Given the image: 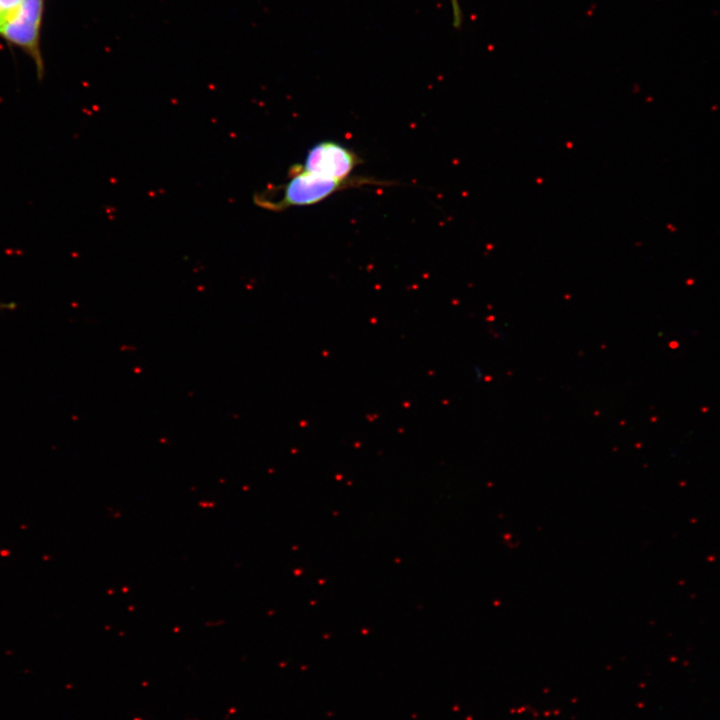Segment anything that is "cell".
<instances>
[{
	"label": "cell",
	"instance_id": "1",
	"mask_svg": "<svg viewBox=\"0 0 720 720\" xmlns=\"http://www.w3.org/2000/svg\"><path fill=\"white\" fill-rule=\"evenodd\" d=\"M288 177V181L283 185L256 193L255 204L263 209L280 212L294 206L314 205L348 187L366 184L385 185L383 181L365 177H350L345 180L327 178L307 172L301 164L291 166Z\"/></svg>",
	"mask_w": 720,
	"mask_h": 720
},
{
	"label": "cell",
	"instance_id": "2",
	"mask_svg": "<svg viewBox=\"0 0 720 720\" xmlns=\"http://www.w3.org/2000/svg\"><path fill=\"white\" fill-rule=\"evenodd\" d=\"M44 0H23L15 16L0 28V35L22 48L34 61L38 78L44 74L40 27Z\"/></svg>",
	"mask_w": 720,
	"mask_h": 720
},
{
	"label": "cell",
	"instance_id": "3",
	"mask_svg": "<svg viewBox=\"0 0 720 720\" xmlns=\"http://www.w3.org/2000/svg\"><path fill=\"white\" fill-rule=\"evenodd\" d=\"M360 163L361 159L351 149L339 142L326 140L311 146L301 165L307 172L345 180Z\"/></svg>",
	"mask_w": 720,
	"mask_h": 720
},
{
	"label": "cell",
	"instance_id": "4",
	"mask_svg": "<svg viewBox=\"0 0 720 720\" xmlns=\"http://www.w3.org/2000/svg\"><path fill=\"white\" fill-rule=\"evenodd\" d=\"M22 1L23 0H0V28L15 16Z\"/></svg>",
	"mask_w": 720,
	"mask_h": 720
},
{
	"label": "cell",
	"instance_id": "5",
	"mask_svg": "<svg viewBox=\"0 0 720 720\" xmlns=\"http://www.w3.org/2000/svg\"><path fill=\"white\" fill-rule=\"evenodd\" d=\"M449 3L451 8L453 26L456 29H459L462 25V11L459 0H449Z\"/></svg>",
	"mask_w": 720,
	"mask_h": 720
},
{
	"label": "cell",
	"instance_id": "6",
	"mask_svg": "<svg viewBox=\"0 0 720 720\" xmlns=\"http://www.w3.org/2000/svg\"><path fill=\"white\" fill-rule=\"evenodd\" d=\"M17 303L14 301H0V311H12L16 308Z\"/></svg>",
	"mask_w": 720,
	"mask_h": 720
}]
</instances>
